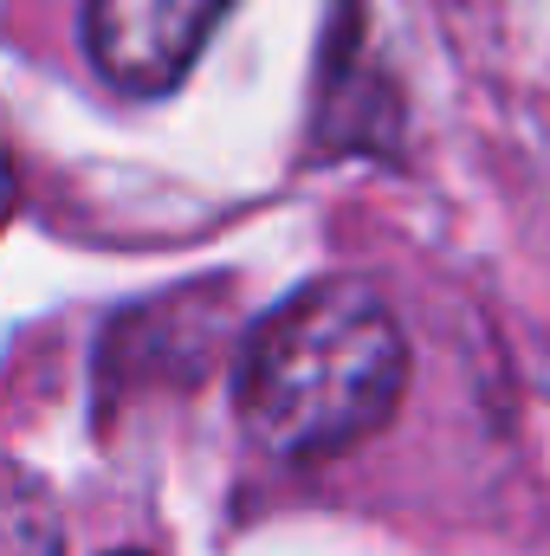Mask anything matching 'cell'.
Masks as SVG:
<instances>
[{"mask_svg": "<svg viewBox=\"0 0 550 556\" xmlns=\"http://www.w3.org/2000/svg\"><path fill=\"white\" fill-rule=\"evenodd\" d=\"M130 556H137V551H130Z\"/></svg>", "mask_w": 550, "mask_h": 556, "instance_id": "3", "label": "cell"}, {"mask_svg": "<svg viewBox=\"0 0 550 556\" xmlns=\"http://www.w3.org/2000/svg\"><path fill=\"white\" fill-rule=\"evenodd\" d=\"M409 389V343L383 291L324 278L285 298L240 356V420L278 459H330L370 440Z\"/></svg>", "mask_w": 550, "mask_h": 556, "instance_id": "1", "label": "cell"}, {"mask_svg": "<svg viewBox=\"0 0 550 556\" xmlns=\"http://www.w3.org/2000/svg\"><path fill=\"white\" fill-rule=\"evenodd\" d=\"M234 0H85V52L124 98H162L188 78Z\"/></svg>", "mask_w": 550, "mask_h": 556, "instance_id": "2", "label": "cell"}]
</instances>
